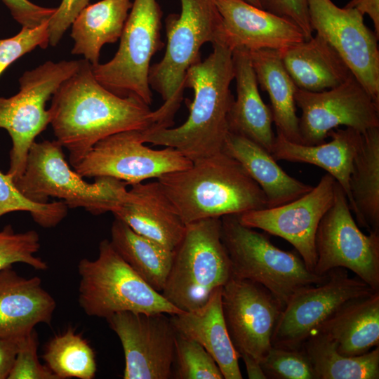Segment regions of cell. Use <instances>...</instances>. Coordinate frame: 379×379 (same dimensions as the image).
<instances>
[{"instance_id": "cell-1", "label": "cell", "mask_w": 379, "mask_h": 379, "mask_svg": "<svg viewBox=\"0 0 379 379\" xmlns=\"http://www.w3.org/2000/svg\"><path fill=\"white\" fill-rule=\"evenodd\" d=\"M51 98L50 124L56 140L68 151L72 167L100 140L122 131L148 130L154 124L148 105L104 87L86 60Z\"/></svg>"}, {"instance_id": "cell-2", "label": "cell", "mask_w": 379, "mask_h": 379, "mask_svg": "<svg viewBox=\"0 0 379 379\" xmlns=\"http://www.w3.org/2000/svg\"><path fill=\"white\" fill-rule=\"evenodd\" d=\"M187 71L185 88L194 91L187 120L175 128L142 131V140L173 147L192 162L222 151L229 133L228 114L234 98L232 51L219 41Z\"/></svg>"}, {"instance_id": "cell-3", "label": "cell", "mask_w": 379, "mask_h": 379, "mask_svg": "<svg viewBox=\"0 0 379 379\" xmlns=\"http://www.w3.org/2000/svg\"><path fill=\"white\" fill-rule=\"evenodd\" d=\"M184 223L267 208L260 186L223 151L157 178Z\"/></svg>"}, {"instance_id": "cell-4", "label": "cell", "mask_w": 379, "mask_h": 379, "mask_svg": "<svg viewBox=\"0 0 379 379\" xmlns=\"http://www.w3.org/2000/svg\"><path fill=\"white\" fill-rule=\"evenodd\" d=\"M180 14L165 20L167 46L163 58L151 65L150 88L161 96L164 103L153 111L152 129L172 127L183 99L188 69L201 60L200 49L215 42L221 16L214 0H180Z\"/></svg>"}, {"instance_id": "cell-5", "label": "cell", "mask_w": 379, "mask_h": 379, "mask_svg": "<svg viewBox=\"0 0 379 379\" xmlns=\"http://www.w3.org/2000/svg\"><path fill=\"white\" fill-rule=\"evenodd\" d=\"M62 149L56 140L34 142L23 173L14 180L20 192L36 203L54 197L69 208H84L93 215L112 213L126 197L128 185L111 177L85 181L70 168Z\"/></svg>"}, {"instance_id": "cell-6", "label": "cell", "mask_w": 379, "mask_h": 379, "mask_svg": "<svg viewBox=\"0 0 379 379\" xmlns=\"http://www.w3.org/2000/svg\"><path fill=\"white\" fill-rule=\"evenodd\" d=\"M221 219V239L228 254L232 276L259 284L284 306L302 288L324 282L305 265L298 253L274 246L265 234L242 225L237 215Z\"/></svg>"}, {"instance_id": "cell-7", "label": "cell", "mask_w": 379, "mask_h": 379, "mask_svg": "<svg viewBox=\"0 0 379 379\" xmlns=\"http://www.w3.org/2000/svg\"><path fill=\"white\" fill-rule=\"evenodd\" d=\"M231 277L230 258L221 239V219H203L186 224L161 293L180 310L190 312L204 305Z\"/></svg>"}, {"instance_id": "cell-8", "label": "cell", "mask_w": 379, "mask_h": 379, "mask_svg": "<svg viewBox=\"0 0 379 379\" xmlns=\"http://www.w3.org/2000/svg\"><path fill=\"white\" fill-rule=\"evenodd\" d=\"M78 272L79 304L88 316L106 319L124 311L169 315L184 312L141 279L108 239L100 241L96 259L79 261Z\"/></svg>"}, {"instance_id": "cell-9", "label": "cell", "mask_w": 379, "mask_h": 379, "mask_svg": "<svg viewBox=\"0 0 379 379\" xmlns=\"http://www.w3.org/2000/svg\"><path fill=\"white\" fill-rule=\"evenodd\" d=\"M81 62L46 61L21 75L16 94L0 97V128L6 130L12 140L8 173L14 180L23 173L35 138L50 124L46 102L79 69Z\"/></svg>"}, {"instance_id": "cell-10", "label": "cell", "mask_w": 379, "mask_h": 379, "mask_svg": "<svg viewBox=\"0 0 379 379\" xmlns=\"http://www.w3.org/2000/svg\"><path fill=\"white\" fill-rule=\"evenodd\" d=\"M162 11L157 0H133L114 56L92 65L97 81L111 92L135 96L149 106L150 62L164 44L161 40Z\"/></svg>"}, {"instance_id": "cell-11", "label": "cell", "mask_w": 379, "mask_h": 379, "mask_svg": "<svg viewBox=\"0 0 379 379\" xmlns=\"http://www.w3.org/2000/svg\"><path fill=\"white\" fill-rule=\"evenodd\" d=\"M313 272L325 275L342 267L379 291V233L364 234L356 223L346 194L336 182L333 204L321 218L315 237Z\"/></svg>"}, {"instance_id": "cell-12", "label": "cell", "mask_w": 379, "mask_h": 379, "mask_svg": "<svg viewBox=\"0 0 379 379\" xmlns=\"http://www.w3.org/2000/svg\"><path fill=\"white\" fill-rule=\"evenodd\" d=\"M142 131L119 132L98 142L74 166L83 178L111 177L128 185L190 167L177 149H153L144 145Z\"/></svg>"}, {"instance_id": "cell-13", "label": "cell", "mask_w": 379, "mask_h": 379, "mask_svg": "<svg viewBox=\"0 0 379 379\" xmlns=\"http://www.w3.org/2000/svg\"><path fill=\"white\" fill-rule=\"evenodd\" d=\"M322 283L296 292L283 308L272 338L275 347L300 349L317 328L350 301L376 291L348 270H330Z\"/></svg>"}, {"instance_id": "cell-14", "label": "cell", "mask_w": 379, "mask_h": 379, "mask_svg": "<svg viewBox=\"0 0 379 379\" xmlns=\"http://www.w3.org/2000/svg\"><path fill=\"white\" fill-rule=\"evenodd\" d=\"M312 28L337 52L352 75L379 104V37L353 8L331 0H308Z\"/></svg>"}, {"instance_id": "cell-15", "label": "cell", "mask_w": 379, "mask_h": 379, "mask_svg": "<svg viewBox=\"0 0 379 379\" xmlns=\"http://www.w3.org/2000/svg\"><path fill=\"white\" fill-rule=\"evenodd\" d=\"M295 105L301 110L299 131L302 144H321L340 126L361 133L379 127V104L352 75L339 86L323 91L297 88Z\"/></svg>"}, {"instance_id": "cell-16", "label": "cell", "mask_w": 379, "mask_h": 379, "mask_svg": "<svg viewBox=\"0 0 379 379\" xmlns=\"http://www.w3.org/2000/svg\"><path fill=\"white\" fill-rule=\"evenodd\" d=\"M168 315L124 311L106 319L124 350V379L172 378L177 333Z\"/></svg>"}, {"instance_id": "cell-17", "label": "cell", "mask_w": 379, "mask_h": 379, "mask_svg": "<svg viewBox=\"0 0 379 379\" xmlns=\"http://www.w3.org/2000/svg\"><path fill=\"white\" fill-rule=\"evenodd\" d=\"M221 305L239 356L247 354L260 361L272 346L282 305L260 284L232 276L222 288Z\"/></svg>"}, {"instance_id": "cell-18", "label": "cell", "mask_w": 379, "mask_h": 379, "mask_svg": "<svg viewBox=\"0 0 379 379\" xmlns=\"http://www.w3.org/2000/svg\"><path fill=\"white\" fill-rule=\"evenodd\" d=\"M336 182L326 173L317 186L299 198L279 206L237 215L239 220L245 226L260 229L289 242L313 272L317 261V230L333 204Z\"/></svg>"}, {"instance_id": "cell-19", "label": "cell", "mask_w": 379, "mask_h": 379, "mask_svg": "<svg viewBox=\"0 0 379 379\" xmlns=\"http://www.w3.org/2000/svg\"><path fill=\"white\" fill-rule=\"evenodd\" d=\"M221 16L218 39L232 51H282L305 41L293 22L245 0H214Z\"/></svg>"}, {"instance_id": "cell-20", "label": "cell", "mask_w": 379, "mask_h": 379, "mask_svg": "<svg viewBox=\"0 0 379 379\" xmlns=\"http://www.w3.org/2000/svg\"><path fill=\"white\" fill-rule=\"evenodd\" d=\"M136 233L173 251L182 239L186 225L158 180L137 183L112 212Z\"/></svg>"}, {"instance_id": "cell-21", "label": "cell", "mask_w": 379, "mask_h": 379, "mask_svg": "<svg viewBox=\"0 0 379 379\" xmlns=\"http://www.w3.org/2000/svg\"><path fill=\"white\" fill-rule=\"evenodd\" d=\"M55 307L39 277L25 278L12 266L0 271L1 338H21L39 324H50Z\"/></svg>"}, {"instance_id": "cell-22", "label": "cell", "mask_w": 379, "mask_h": 379, "mask_svg": "<svg viewBox=\"0 0 379 379\" xmlns=\"http://www.w3.org/2000/svg\"><path fill=\"white\" fill-rule=\"evenodd\" d=\"M232 63L237 98L228 114L229 132L244 136L272 153L275 138L272 113L259 93L249 51L234 49Z\"/></svg>"}, {"instance_id": "cell-23", "label": "cell", "mask_w": 379, "mask_h": 379, "mask_svg": "<svg viewBox=\"0 0 379 379\" xmlns=\"http://www.w3.org/2000/svg\"><path fill=\"white\" fill-rule=\"evenodd\" d=\"M328 142L308 145L287 140L277 132L272 155L277 160L313 164L325 170L343 189L351 204L350 177L354 159L362 141V133L346 127L331 130Z\"/></svg>"}, {"instance_id": "cell-24", "label": "cell", "mask_w": 379, "mask_h": 379, "mask_svg": "<svg viewBox=\"0 0 379 379\" xmlns=\"http://www.w3.org/2000/svg\"><path fill=\"white\" fill-rule=\"evenodd\" d=\"M222 288H216L199 308L170 315V318L178 333L195 340L212 356L225 379H242L239 356L222 314Z\"/></svg>"}, {"instance_id": "cell-25", "label": "cell", "mask_w": 379, "mask_h": 379, "mask_svg": "<svg viewBox=\"0 0 379 379\" xmlns=\"http://www.w3.org/2000/svg\"><path fill=\"white\" fill-rule=\"evenodd\" d=\"M222 151L239 161L260 186L267 208L292 201L313 187L289 175L270 152L244 136L229 132Z\"/></svg>"}, {"instance_id": "cell-26", "label": "cell", "mask_w": 379, "mask_h": 379, "mask_svg": "<svg viewBox=\"0 0 379 379\" xmlns=\"http://www.w3.org/2000/svg\"><path fill=\"white\" fill-rule=\"evenodd\" d=\"M283 64L299 89L319 92L335 88L352 74L334 48L316 34L279 51Z\"/></svg>"}, {"instance_id": "cell-27", "label": "cell", "mask_w": 379, "mask_h": 379, "mask_svg": "<svg viewBox=\"0 0 379 379\" xmlns=\"http://www.w3.org/2000/svg\"><path fill=\"white\" fill-rule=\"evenodd\" d=\"M315 332L324 334L345 356L364 354L378 347L379 291L347 303Z\"/></svg>"}, {"instance_id": "cell-28", "label": "cell", "mask_w": 379, "mask_h": 379, "mask_svg": "<svg viewBox=\"0 0 379 379\" xmlns=\"http://www.w3.org/2000/svg\"><path fill=\"white\" fill-rule=\"evenodd\" d=\"M249 55L258 83L269 95L277 132L291 142L302 144L295 101L298 88L279 51L260 49L249 51Z\"/></svg>"}, {"instance_id": "cell-29", "label": "cell", "mask_w": 379, "mask_h": 379, "mask_svg": "<svg viewBox=\"0 0 379 379\" xmlns=\"http://www.w3.org/2000/svg\"><path fill=\"white\" fill-rule=\"evenodd\" d=\"M132 6L131 0H101L87 5L72 23L73 55H81L91 65L99 64L100 50L121 37Z\"/></svg>"}, {"instance_id": "cell-30", "label": "cell", "mask_w": 379, "mask_h": 379, "mask_svg": "<svg viewBox=\"0 0 379 379\" xmlns=\"http://www.w3.org/2000/svg\"><path fill=\"white\" fill-rule=\"evenodd\" d=\"M351 211L358 224L379 233V127L362 133L350 177Z\"/></svg>"}, {"instance_id": "cell-31", "label": "cell", "mask_w": 379, "mask_h": 379, "mask_svg": "<svg viewBox=\"0 0 379 379\" xmlns=\"http://www.w3.org/2000/svg\"><path fill=\"white\" fill-rule=\"evenodd\" d=\"M110 242L141 279L161 293L171 266L173 251L136 233L116 218L111 227Z\"/></svg>"}, {"instance_id": "cell-32", "label": "cell", "mask_w": 379, "mask_h": 379, "mask_svg": "<svg viewBox=\"0 0 379 379\" xmlns=\"http://www.w3.org/2000/svg\"><path fill=\"white\" fill-rule=\"evenodd\" d=\"M316 379H378L379 347L358 356H345L324 334L315 332L303 343Z\"/></svg>"}, {"instance_id": "cell-33", "label": "cell", "mask_w": 379, "mask_h": 379, "mask_svg": "<svg viewBox=\"0 0 379 379\" xmlns=\"http://www.w3.org/2000/svg\"><path fill=\"white\" fill-rule=\"evenodd\" d=\"M42 358L58 379H93L96 373L93 350L71 328L50 340Z\"/></svg>"}, {"instance_id": "cell-34", "label": "cell", "mask_w": 379, "mask_h": 379, "mask_svg": "<svg viewBox=\"0 0 379 379\" xmlns=\"http://www.w3.org/2000/svg\"><path fill=\"white\" fill-rule=\"evenodd\" d=\"M67 208L61 201L44 204L32 201L20 192L11 175L0 171V217L11 212L26 211L39 226L51 228L65 218Z\"/></svg>"}, {"instance_id": "cell-35", "label": "cell", "mask_w": 379, "mask_h": 379, "mask_svg": "<svg viewBox=\"0 0 379 379\" xmlns=\"http://www.w3.org/2000/svg\"><path fill=\"white\" fill-rule=\"evenodd\" d=\"M177 333V332H176ZM172 378L176 379H223L212 356L195 340L177 333Z\"/></svg>"}, {"instance_id": "cell-36", "label": "cell", "mask_w": 379, "mask_h": 379, "mask_svg": "<svg viewBox=\"0 0 379 379\" xmlns=\"http://www.w3.org/2000/svg\"><path fill=\"white\" fill-rule=\"evenodd\" d=\"M40 246L36 231L16 233L11 225H6L0 231V271L18 262L27 264L36 270H46L47 263L35 255Z\"/></svg>"}, {"instance_id": "cell-37", "label": "cell", "mask_w": 379, "mask_h": 379, "mask_svg": "<svg viewBox=\"0 0 379 379\" xmlns=\"http://www.w3.org/2000/svg\"><path fill=\"white\" fill-rule=\"evenodd\" d=\"M260 362L267 379H316L311 361L302 347L272 346Z\"/></svg>"}, {"instance_id": "cell-38", "label": "cell", "mask_w": 379, "mask_h": 379, "mask_svg": "<svg viewBox=\"0 0 379 379\" xmlns=\"http://www.w3.org/2000/svg\"><path fill=\"white\" fill-rule=\"evenodd\" d=\"M49 20L32 28L22 27L15 36L0 39V76L15 61L37 47L49 44Z\"/></svg>"}, {"instance_id": "cell-39", "label": "cell", "mask_w": 379, "mask_h": 379, "mask_svg": "<svg viewBox=\"0 0 379 379\" xmlns=\"http://www.w3.org/2000/svg\"><path fill=\"white\" fill-rule=\"evenodd\" d=\"M38 345L35 329L20 338L16 359L8 379H58L46 365L40 363Z\"/></svg>"}, {"instance_id": "cell-40", "label": "cell", "mask_w": 379, "mask_h": 379, "mask_svg": "<svg viewBox=\"0 0 379 379\" xmlns=\"http://www.w3.org/2000/svg\"><path fill=\"white\" fill-rule=\"evenodd\" d=\"M263 9L284 18L302 31L306 40L312 36L308 0H260Z\"/></svg>"}, {"instance_id": "cell-41", "label": "cell", "mask_w": 379, "mask_h": 379, "mask_svg": "<svg viewBox=\"0 0 379 379\" xmlns=\"http://www.w3.org/2000/svg\"><path fill=\"white\" fill-rule=\"evenodd\" d=\"M90 0H62L48 22L49 44L57 46L80 11Z\"/></svg>"}, {"instance_id": "cell-42", "label": "cell", "mask_w": 379, "mask_h": 379, "mask_svg": "<svg viewBox=\"0 0 379 379\" xmlns=\"http://www.w3.org/2000/svg\"><path fill=\"white\" fill-rule=\"evenodd\" d=\"M22 27H35L49 20L57 8L36 5L29 0H1Z\"/></svg>"}, {"instance_id": "cell-43", "label": "cell", "mask_w": 379, "mask_h": 379, "mask_svg": "<svg viewBox=\"0 0 379 379\" xmlns=\"http://www.w3.org/2000/svg\"><path fill=\"white\" fill-rule=\"evenodd\" d=\"M19 340L0 338V379L8 378L18 354Z\"/></svg>"}, {"instance_id": "cell-44", "label": "cell", "mask_w": 379, "mask_h": 379, "mask_svg": "<svg viewBox=\"0 0 379 379\" xmlns=\"http://www.w3.org/2000/svg\"><path fill=\"white\" fill-rule=\"evenodd\" d=\"M345 7L353 8L372 20L375 34L379 37V0H351Z\"/></svg>"}, {"instance_id": "cell-45", "label": "cell", "mask_w": 379, "mask_h": 379, "mask_svg": "<svg viewBox=\"0 0 379 379\" xmlns=\"http://www.w3.org/2000/svg\"><path fill=\"white\" fill-rule=\"evenodd\" d=\"M245 364L246 373L249 379H267L260 361L253 357L242 354L239 356Z\"/></svg>"}, {"instance_id": "cell-46", "label": "cell", "mask_w": 379, "mask_h": 379, "mask_svg": "<svg viewBox=\"0 0 379 379\" xmlns=\"http://www.w3.org/2000/svg\"><path fill=\"white\" fill-rule=\"evenodd\" d=\"M245 1H246L247 2L250 3L251 4L255 6L262 8V4L260 0H245Z\"/></svg>"}]
</instances>
